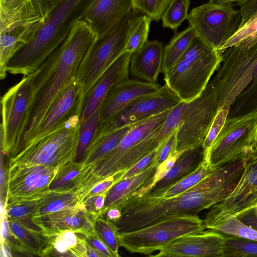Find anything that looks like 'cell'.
Here are the masks:
<instances>
[{
  "instance_id": "obj_37",
  "label": "cell",
  "mask_w": 257,
  "mask_h": 257,
  "mask_svg": "<svg viewBox=\"0 0 257 257\" xmlns=\"http://www.w3.org/2000/svg\"><path fill=\"white\" fill-rule=\"evenodd\" d=\"M209 229L222 233L257 241V229L247 225L236 217H230Z\"/></svg>"
},
{
  "instance_id": "obj_19",
  "label": "cell",
  "mask_w": 257,
  "mask_h": 257,
  "mask_svg": "<svg viewBox=\"0 0 257 257\" xmlns=\"http://www.w3.org/2000/svg\"><path fill=\"white\" fill-rule=\"evenodd\" d=\"M83 102L80 86L74 77L52 104L27 146L56 130L73 115L80 116Z\"/></svg>"
},
{
  "instance_id": "obj_5",
  "label": "cell",
  "mask_w": 257,
  "mask_h": 257,
  "mask_svg": "<svg viewBox=\"0 0 257 257\" xmlns=\"http://www.w3.org/2000/svg\"><path fill=\"white\" fill-rule=\"evenodd\" d=\"M222 52L196 37L178 61L165 75V84L182 101L197 97L220 65Z\"/></svg>"
},
{
  "instance_id": "obj_24",
  "label": "cell",
  "mask_w": 257,
  "mask_h": 257,
  "mask_svg": "<svg viewBox=\"0 0 257 257\" xmlns=\"http://www.w3.org/2000/svg\"><path fill=\"white\" fill-rule=\"evenodd\" d=\"M132 0H93L82 19L98 37L120 21L132 10Z\"/></svg>"
},
{
  "instance_id": "obj_25",
  "label": "cell",
  "mask_w": 257,
  "mask_h": 257,
  "mask_svg": "<svg viewBox=\"0 0 257 257\" xmlns=\"http://www.w3.org/2000/svg\"><path fill=\"white\" fill-rule=\"evenodd\" d=\"M163 49L161 42L148 40L143 47L132 54L130 74L146 82L157 83L161 73Z\"/></svg>"
},
{
  "instance_id": "obj_56",
  "label": "cell",
  "mask_w": 257,
  "mask_h": 257,
  "mask_svg": "<svg viewBox=\"0 0 257 257\" xmlns=\"http://www.w3.org/2000/svg\"><path fill=\"white\" fill-rule=\"evenodd\" d=\"M0 254L1 257H11L13 256L10 247L5 242H1Z\"/></svg>"
},
{
  "instance_id": "obj_42",
  "label": "cell",
  "mask_w": 257,
  "mask_h": 257,
  "mask_svg": "<svg viewBox=\"0 0 257 257\" xmlns=\"http://www.w3.org/2000/svg\"><path fill=\"white\" fill-rule=\"evenodd\" d=\"M257 33V13L252 15L236 32L222 45L220 51L237 44L243 40Z\"/></svg>"
},
{
  "instance_id": "obj_34",
  "label": "cell",
  "mask_w": 257,
  "mask_h": 257,
  "mask_svg": "<svg viewBox=\"0 0 257 257\" xmlns=\"http://www.w3.org/2000/svg\"><path fill=\"white\" fill-rule=\"evenodd\" d=\"M213 170L208 162L203 160L195 171L169 188L162 197L168 198L186 191L203 179Z\"/></svg>"
},
{
  "instance_id": "obj_39",
  "label": "cell",
  "mask_w": 257,
  "mask_h": 257,
  "mask_svg": "<svg viewBox=\"0 0 257 257\" xmlns=\"http://www.w3.org/2000/svg\"><path fill=\"white\" fill-rule=\"evenodd\" d=\"M173 0H132V10L141 12L152 21H159Z\"/></svg>"
},
{
  "instance_id": "obj_2",
  "label": "cell",
  "mask_w": 257,
  "mask_h": 257,
  "mask_svg": "<svg viewBox=\"0 0 257 257\" xmlns=\"http://www.w3.org/2000/svg\"><path fill=\"white\" fill-rule=\"evenodd\" d=\"M96 35L84 20L77 21L66 39L31 76L32 94L15 146V156L32 140L47 112L73 78Z\"/></svg>"
},
{
  "instance_id": "obj_14",
  "label": "cell",
  "mask_w": 257,
  "mask_h": 257,
  "mask_svg": "<svg viewBox=\"0 0 257 257\" xmlns=\"http://www.w3.org/2000/svg\"><path fill=\"white\" fill-rule=\"evenodd\" d=\"M181 101L165 84L156 92L137 98L108 119L100 121L94 136L143 121L171 109Z\"/></svg>"
},
{
  "instance_id": "obj_32",
  "label": "cell",
  "mask_w": 257,
  "mask_h": 257,
  "mask_svg": "<svg viewBox=\"0 0 257 257\" xmlns=\"http://www.w3.org/2000/svg\"><path fill=\"white\" fill-rule=\"evenodd\" d=\"M152 20L146 15L133 18L131 29L124 48V52L131 53L143 47L148 41L151 23Z\"/></svg>"
},
{
  "instance_id": "obj_45",
  "label": "cell",
  "mask_w": 257,
  "mask_h": 257,
  "mask_svg": "<svg viewBox=\"0 0 257 257\" xmlns=\"http://www.w3.org/2000/svg\"><path fill=\"white\" fill-rule=\"evenodd\" d=\"M177 130L178 128L163 142L158 148V166L173 154L176 146Z\"/></svg>"
},
{
  "instance_id": "obj_15",
  "label": "cell",
  "mask_w": 257,
  "mask_h": 257,
  "mask_svg": "<svg viewBox=\"0 0 257 257\" xmlns=\"http://www.w3.org/2000/svg\"><path fill=\"white\" fill-rule=\"evenodd\" d=\"M58 172L52 167L41 165L7 169L6 207L46 197L52 192L49 187Z\"/></svg>"
},
{
  "instance_id": "obj_28",
  "label": "cell",
  "mask_w": 257,
  "mask_h": 257,
  "mask_svg": "<svg viewBox=\"0 0 257 257\" xmlns=\"http://www.w3.org/2000/svg\"><path fill=\"white\" fill-rule=\"evenodd\" d=\"M196 37L193 28L189 25L174 35L163 49L162 73L165 75L178 62Z\"/></svg>"
},
{
  "instance_id": "obj_22",
  "label": "cell",
  "mask_w": 257,
  "mask_h": 257,
  "mask_svg": "<svg viewBox=\"0 0 257 257\" xmlns=\"http://www.w3.org/2000/svg\"><path fill=\"white\" fill-rule=\"evenodd\" d=\"M161 87L157 83L129 78L114 85L100 107V121L108 119L137 98L155 92Z\"/></svg>"
},
{
  "instance_id": "obj_44",
  "label": "cell",
  "mask_w": 257,
  "mask_h": 257,
  "mask_svg": "<svg viewBox=\"0 0 257 257\" xmlns=\"http://www.w3.org/2000/svg\"><path fill=\"white\" fill-rule=\"evenodd\" d=\"M158 155V150L157 149L142 159L129 170L125 171L121 179L138 174L150 167L154 165H157Z\"/></svg>"
},
{
  "instance_id": "obj_46",
  "label": "cell",
  "mask_w": 257,
  "mask_h": 257,
  "mask_svg": "<svg viewBox=\"0 0 257 257\" xmlns=\"http://www.w3.org/2000/svg\"><path fill=\"white\" fill-rule=\"evenodd\" d=\"M125 172V171H121L116 173L97 183L90 191L84 201L90 196L103 193H106L108 190L115 183L121 180V177Z\"/></svg>"
},
{
  "instance_id": "obj_51",
  "label": "cell",
  "mask_w": 257,
  "mask_h": 257,
  "mask_svg": "<svg viewBox=\"0 0 257 257\" xmlns=\"http://www.w3.org/2000/svg\"><path fill=\"white\" fill-rule=\"evenodd\" d=\"M45 17L63 0H31Z\"/></svg>"
},
{
  "instance_id": "obj_30",
  "label": "cell",
  "mask_w": 257,
  "mask_h": 257,
  "mask_svg": "<svg viewBox=\"0 0 257 257\" xmlns=\"http://www.w3.org/2000/svg\"><path fill=\"white\" fill-rule=\"evenodd\" d=\"M39 207L32 216L48 214L70 208L78 204V200L72 191H52L39 200Z\"/></svg>"
},
{
  "instance_id": "obj_53",
  "label": "cell",
  "mask_w": 257,
  "mask_h": 257,
  "mask_svg": "<svg viewBox=\"0 0 257 257\" xmlns=\"http://www.w3.org/2000/svg\"><path fill=\"white\" fill-rule=\"evenodd\" d=\"M28 0H0V9L9 11L15 9Z\"/></svg>"
},
{
  "instance_id": "obj_12",
  "label": "cell",
  "mask_w": 257,
  "mask_h": 257,
  "mask_svg": "<svg viewBox=\"0 0 257 257\" xmlns=\"http://www.w3.org/2000/svg\"><path fill=\"white\" fill-rule=\"evenodd\" d=\"M187 20L197 37L220 51L239 28L242 16L240 10H235L232 3L219 5L208 3L193 8Z\"/></svg>"
},
{
  "instance_id": "obj_40",
  "label": "cell",
  "mask_w": 257,
  "mask_h": 257,
  "mask_svg": "<svg viewBox=\"0 0 257 257\" xmlns=\"http://www.w3.org/2000/svg\"><path fill=\"white\" fill-rule=\"evenodd\" d=\"M187 104L188 102L181 101L171 109L159 129V135L162 141H165L178 127L183 119Z\"/></svg>"
},
{
  "instance_id": "obj_29",
  "label": "cell",
  "mask_w": 257,
  "mask_h": 257,
  "mask_svg": "<svg viewBox=\"0 0 257 257\" xmlns=\"http://www.w3.org/2000/svg\"><path fill=\"white\" fill-rule=\"evenodd\" d=\"M12 232L18 238L29 253L44 256L50 251V237L32 232L20 223L8 220Z\"/></svg>"
},
{
  "instance_id": "obj_31",
  "label": "cell",
  "mask_w": 257,
  "mask_h": 257,
  "mask_svg": "<svg viewBox=\"0 0 257 257\" xmlns=\"http://www.w3.org/2000/svg\"><path fill=\"white\" fill-rule=\"evenodd\" d=\"M100 121V107L87 119L80 123L73 162L80 163L95 135Z\"/></svg>"
},
{
  "instance_id": "obj_10",
  "label": "cell",
  "mask_w": 257,
  "mask_h": 257,
  "mask_svg": "<svg viewBox=\"0 0 257 257\" xmlns=\"http://www.w3.org/2000/svg\"><path fill=\"white\" fill-rule=\"evenodd\" d=\"M170 110L134 124L114 149L97 162L82 168L75 180L74 191L78 198L81 200L84 199L95 185L109 177L115 163L146 138L159 129Z\"/></svg>"
},
{
  "instance_id": "obj_6",
  "label": "cell",
  "mask_w": 257,
  "mask_h": 257,
  "mask_svg": "<svg viewBox=\"0 0 257 257\" xmlns=\"http://www.w3.org/2000/svg\"><path fill=\"white\" fill-rule=\"evenodd\" d=\"M79 124L80 115H73L56 130L9 158L7 169L41 165L59 171L73 162Z\"/></svg>"
},
{
  "instance_id": "obj_21",
  "label": "cell",
  "mask_w": 257,
  "mask_h": 257,
  "mask_svg": "<svg viewBox=\"0 0 257 257\" xmlns=\"http://www.w3.org/2000/svg\"><path fill=\"white\" fill-rule=\"evenodd\" d=\"M131 53H122L100 76L83 99L80 123L87 119L101 106L110 89L128 79Z\"/></svg>"
},
{
  "instance_id": "obj_9",
  "label": "cell",
  "mask_w": 257,
  "mask_h": 257,
  "mask_svg": "<svg viewBox=\"0 0 257 257\" xmlns=\"http://www.w3.org/2000/svg\"><path fill=\"white\" fill-rule=\"evenodd\" d=\"M205 229L203 220L197 214L183 215L139 229L118 233V238L120 246L127 251L150 256L182 235Z\"/></svg>"
},
{
  "instance_id": "obj_1",
  "label": "cell",
  "mask_w": 257,
  "mask_h": 257,
  "mask_svg": "<svg viewBox=\"0 0 257 257\" xmlns=\"http://www.w3.org/2000/svg\"><path fill=\"white\" fill-rule=\"evenodd\" d=\"M247 161L230 162L211 171L186 191L165 198L137 195L120 208L121 215L114 222L118 233L139 229L172 217L196 215L225 199L233 190Z\"/></svg>"
},
{
  "instance_id": "obj_38",
  "label": "cell",
  "mask_w": 257,
  "mask_h": 257,
  "mask_svg": "<svg viewBox=\"0 0 257 257\" xmlns=\"http://www.w3.org/2000/svg\"><path fill=\"white\" fill-rule=\"evenodd\" d=\"M82 169L81 164L74 162L61 169L51 183V191H72L74 180Z\"/></svg>"
},
{
  "instance_id": "obj_49",
  "label": "cell",
  "mask_w": 257,
  "mask_h": 257,
  "mask_svg": "<svg viewBox=\"0 0 257 257\" xmlns=\"http://www.w3.org/2000/svg\"><path fill=\"white\" fill-rule=\"evenodd\" d=\"M181 154L171 155L163 163L158 166L154 179V185L162 179L172 168Z\"/></svg>"
},
{
  "instance_id": "obj_13",
  "label": "cell",
  "mask_w": 257,
  "mask_h": 257,
  "mask_svg": "<svg viewBox=\"0 0 257 257\" xmlns=\"http://www.w3.org/2000/svg\"><path fill=\"white\" fill-rule=\"evenodd\" d=\"M218 109L216 89L211 81L197 97L188 102L173 155L202 144Z\"/></svg>"
},
{
  "instance_id": "obj_17",
  "label": "cell",
  "mask_w": 257,
  "mask_h": 257,
  "mask_svg": "<svg viewBox=\"0 0 257 257\" xmlns=\"http://www.w3.org/2000/svg\"><path fill=\"white\" fill-rule=\"evenodd\" d=\"M32 94L31 76H24L2 96L1 150L10 154L27 114Z\"/></svg>"
},
{
  "instance_id": "obj_48",
  "label": "cell",
  "mask_w": 257,
  "mask_h": 257,
  "mask_svg": "<svg viewBox=\"0 0 257 257\" xmlns=\"http://www.w3.org/2000/svg\"><path fill=\"white\" fill-rule=\"evenodd\" d=\"M82 234V237L89 246L102 253L105 256L114 257L108 246L98 237L96 234L87 235Z\"/></svg>"
},
{
  "instance_id": "obj_41",
  "label": "cell",
  "mask_w": 257,
  "mask_h": 257,
  "mask_svg": "<svg viewBox=\"0 0 257 257\" xmlns=\"http://www.w3.org/2000/svg\"><path fill=\"white\" fill-rule=\"evenodd\" d=\"M229 113V109L223 107L219 109L216 114L203 143L204 160L206 159L213 142L223 128Z\"/></svg>"
},
{
  "instance_id": "obj_18",
  "label": "cell",
  "mask_w": 257,
  "mask_h": 257,
  "mask_svg": "<svg viewBox=\"0 0 257 257\" xmlns=\"http://www.w3.org/2000/svg\"><path fill=\"white\" fill-rule=\"evenodd\" d=\"M225 233L214 229L182 235L151 256L223 257Z\"/></svg>"
},
{
  "instance_id": "obj_50",
  "label": "cell",
  "mask_w": 257,
  "mask_h": 257,
  "mask_svg": "<svg viewBox=\"0 0 257 257\" xmlns=\"http://www.w3.org/2000/svg\"><path fill=\"white\" fill-rule=\"evenodd\" d=\"M240 8L239 10L242 16L240 27L252 15L257 13V0H249L244 5Z\"/></svg>"
},
{
  "instance_id": "obj_16",
  "label": "cell",
  "mask_w": 257,
  "mask_h": 257,
  "mask_svg": "<svg viewBox=\"0 0 257 257\" xmlns=\"http://www.w3.org/2000/svg\"><path fill=\"white\" fill-rule=\"evenodd\" d=\"M257 202V156L245 164L243 173L230 194L213 205L203 220L205 228L223 222L230 217H236Z\"/></svg>"
},
{
  "instance_id": "obj_54",
  "label": "cell",
  "mask_w": 257,
  "mask_h": 257,
  "mask_svg": "<svg viewBox=\"0 0 257 257\" xmlns=\"http://www.w3.org/2000/svg\"><path fill=\"white\" fill-rule=\"evenodd\" d=\"M121 215V213L119 209L111 208L107 210L102 215L108 220L114 222L120 218Z\"/></svg>"
},
{
  "instance_id": "obj_35",
  "label": "cell",
  "mask_w": 257,
  "mask_h": 257,
  "mask_svg": "<svg viewBox=\"0 0 257 257\" xmlns=\"http://www.w3.org/2000/svg\"><path fill=\"white\" fill-rule=\"evenodd\" d=\"M94 227L96 235L108 246L114 257L119 256L118 232L114 222L108 220L101 215L96 219Z\"/></svg>"
},
{
  "instance_id": "obj_52",
  "label": "cell",
  "mask_w": 257,
  "mask_h": 257,
  "mask_svg": "<svg viewBox=\"0 0 257 257\" xmlns=\"http://www.w3.org/2000/svg\"><path fill=\"white\" fill-rule=\"evenodd\" d=\"M236 217L243 223L257 229V214L251 207L241 212Z\"/></svg>"
},
{
  "instance_id": "obj_4",
  "label": "cell",
  "mask_w": 257,
  "mask_h": 257,
  "mask_svg": "<svg viewBox=\"0 0 257 257\" xmlns=\"http://www.w3.org/2000/svg\"><path fill=\"white\" fill-rule=\"evenodd\" d=\"M219 109H229L237 98L246 100L257 93V33L222 52V60L211 80Z\"/></svg>"
},
{
  "instance_id": "obj_7",
  "label": "cell",
  "mask_w": 257,
  "mask_h": 257,
  "mask_svg": "<svg viewBox=\"0 0 257 257\" xmlns=\"http://www.w3.org/2000/svg\"><path fill=\"white\" fill-rule=\"evenodd\" d=\"M136 12L132 10L110 29L96 37L86 51L75 75L83 101L97 79L124 52L132 20Z\"/></svg>"
},
{
  "instance_id": "obj_27",
  "label": "cell",
  "mask_w": 257,
  "mask_h": 257,
  "mask_svg": "<svg viewBox=\"0 0 257 257\" xmlns=\"http://www.w3.org/2000/svg\"><path fill=\"white\" fill-rule=\"evenodd\" d=\"M133 125L94 136L80 162L82 168L97 162L114 149Z\"/></svg>"
},
{
  "instance_id": "obj_20",
  "label": "cell",
  "mask_w": 257,
  "mask_h": 257,
  "mask_svg": "<svg viewBox=\"0 0 257 257\" xmlns=\"http://www.w3.org/2000/svg\"><path fill=\"white\" fill-rule=\"evenodd\" d=\"M97 217L79 204L48 214L31 216L32 221L41 228L44 235L47 237L55 236L68 230L85 235L95 234L94 225Z\"/></svg>"
},
{
  "instance_id": "obj_33",
  "label": "cell",
  "mask_w": 257,
  "mask_h": 257,
  "mask_svg": "<svg viewBox=\"0 0 257 257\" xmlns=\"http://www.w3.org/2000/svg\"><path fill=\"white\" fill-rule=\"evenodd\" d=\"M223 257H257V241L225 234Z\"/></svg>"
},
{
  "instance_id": "obj_26",
  "label": "cell",
  "mask_w": 257,
  "mask_h": 257,
  "mask_svg": "<svg viewBox=\"0 0 257 257\" xmlns=\"http://www.w3.org/2000/svg\"><path fill=\"white\" fill-rule=\"evenodd\" d=\"M203 160V143L185 150L180 155L174 166L162 179L146 192L138 195L162 197L169 188L195 171Z\"/></svg>"
},
{
  "instance_id": "obj_43",
  "label": "cell",
  "mask_w": 257,
  "mask_h": 257,
  "mask_svg": "<svg viewBox=\"0 0 257 257\" xmlns=\"http://www.w3.org/2000/svg\"><path fill=\"white\" fill-rule=\"evenodd\" d=\"M39 204V200L20 202L7 206L5 208L7 219L31 217L37 211Z\"/></svg>"
},
{
  "instance_id": "obj_47",
  "label": "cell",
  "mask_w": 257,
  "mask_h": 257,
  "mask_svg": "<svg viewBox=\"0 0 257 257\" xmlns=\"http://www.w3.org/2000/svg\"><path fill=\"white\" fill-rule=\"evenodd\" d=\"M106 194V193H103L90 196L81 205L84 206L89 213L98 217L102 215Z\"/></svg>"
},
{
  "instance_id": "obj_3",
  "label": "cell",
  "mask_w": 257,
  "mask_h": 257,
  "mask_svg": "<svg viewBox=\"0 0 257 257\" xmlns=\"http://www.w3.org/2000/svg\"><path fill=\"white\" fill-rule=\"evenodd\" d=\"M93 0H63L44 17L32 39L16 51L7 65L12 74L34 73L66 39Z\"/></svg>"
},
{
  "instance_id": "obj_23",
  "label": "cell",
  "mask_w": 257,
  "mask_h": 257,
  "mask_svg": "<svg viewBox=\"0 0 257 257\" xmlns=\"http://www.w3.org/2000/svg\"><path fill=\"white\" fill-rule=\"evenodd\" d=\"M158 166L154 165L138 174L122 179L115 183L106 193L102 215L111 208L120 209L131 198L143 194L152 188Z\"/></svg>"
},
{
  "instance_id": "obj_36",
  "label": "cell",
  "mask_w": 257,
  "mask_h": 257,
  "mask_svg": "<svg viewBox=\"0 0 257 257\" xmlns=\"http://www.w3.org/2000/svg\"><path fill=\"white\" fill-rule=\"evenodd\" d=\"M190 0H173L162 18V26L175 31L187 19Z\"/></svg>"
},
{
  "instance_id": "obj_8",
  "label": "cell",
  "mask_w": 257,
  "mask_h": 257,
  "mask_svg": "<svg viewBox=\"0 0 257 257\" xmlns=\"http://www.w3.org/2000/svg\"><path fill=\"white\" fill-rule=\"evenodd\" d=\"M257 156V107L245 114L228 117L213 142L207 161L212 170Z\"/></svg>"
},
{
  "instance_id": "obj_11",
  "label": "cell",
  "mask_w": 257,
  "mask_h": 257,
  "mask_svg": "<svg viewBox=\"0 0 257 257\" xmlns=\"http://www.w3.org/2000/svg\"><path fill=\"white\" fill-rule=\"evenodd\" d=\"M44 17L31 0L9 11L0 9V78L7 75L12 55L29 42Z\"/></svg>"
},
{
  "instance_id": "obj_55",
  "label": "cell",
  "mask_w": 257,
  "mask_h": 257,
  "mask_svg": "<svg viewBox=\"0 0 257 257\" xmlns=\"http://www.w3.org/2000/svg\"><path fill=\"white\" fill-rule=\"evenodd\" d=\"M249 1V0H209L208 3L214 5H219L229 3L236 2L237 5L241 7L247 3Z\"/></svg>"
},
{
  "instance_id": "obj_57",
  "label": "cell",
  "mask_w": 257,
  "mask_h": 257,
  "mask_svg": "<svg viewBox=\"0 0 257 257\" xmlns=\"http://www.w3.org/2000/svg\"><path fill=\"white\" fill-rule=\"evenodd\" d=\"M251 207L253 209L254 211L257 214V202L253 206Z\"/></svg>"
}]
</instances>
